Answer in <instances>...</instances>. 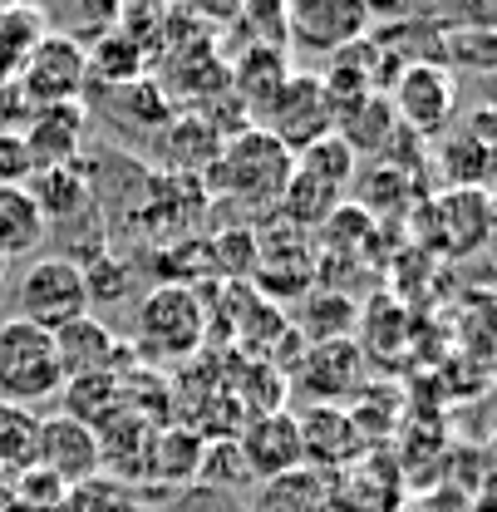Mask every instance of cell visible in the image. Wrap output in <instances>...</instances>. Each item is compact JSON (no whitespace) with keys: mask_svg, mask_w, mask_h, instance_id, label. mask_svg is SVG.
Masks as SVG:
<instances>
[{"mask_svg":"<svg viewBox=\"0 0 497 512\" xmlns=\"http://www.w3.org/2000/svg\"><path fill=\"white\" fill-rule=\"evenodd\" d=\"M296 384L311 394L315 404H335L360 394L365 384V355L355 340H330V345H306L301 365H296Z\"/></svg>","mask_w":497,"mask_h":512,"instance_id":"30bf717a","label":"cell"},{"mask_svg":"<svg viewBox=\"0 0 497 512\" xmlns=\"http://www.w3.org/2000/svg\"><path fill=\"white\" fill-rule=\"evenodd\" d=\"M296 429H301V463L311 468V473H330V468H345L365 439H360V429H355V419L345 414V409H335V404H315L311 414H301L296 419Z\"/></svg>","mask_w":497,"mask_h":512,"instance_id":"5bb4252c","label":"cell"},{"mask_svg":"<svg viewBox=\"0 0 497 512\" xmlns=\"http://www.w3.org/2000/svg\"><path fill=\"white\" fill-rule=\"evenodd\" d=\"M394 133H399V119H394V109H389L384 94H370V99H360L355 109L335 114V138H340L355 158H360V153H384V148L394 143Z\"/></svg>","mask_w":497,"mask_h":512,"instance_id":"ffe728a7","label":"cell"},{"mask_svg":"<svg viewBox=\"0 0 497 512\" xmlns=\"http://www.w3.org/2000/svg\"><path fill=\"white\" fill-rule=\"evenodd\" d=\"M261 119H266V133L291 153H301L315 138L335 133V109L320 89V74H291L281 84V94L261 109Z\"/></svg>","mask_w":497,"mask_h":512,"instance_id":"ba28073f","label":"cell"},{"mask_svg":"<svg viewBox=\"0 0 497 512\" xmlns=\"http://www.w3.org/2000/svg\"><path fill=\"white\" fill-rule=\"evenodd\" d=\"M355 168H360V158L335 133L315 138L311 148L296 153V173H306V178H315V183H325V188H335V192H345L355 183Z\"/></svg>","mask_w":497,"mask_h":512,"instance_id":"83f0119b","label":"cell"},{"mask_svg":"<svg viewBox=\"0 0 497 512\" xmlns=\"http://www.w3.org/2000/svg\"><path fill=\"white\" fill-rule=\"evenodd\" d=\"M443 64L448 69H478V74H497V30H443Z\"/></svg>","mask_w":497,"mask_h":512,"instance_id":"f546056e","label":"cell"},{"mask_svg":"<svg viewBox=\"0 0 497 512\" xmlns=\"http://www.w3.org/2000/svg\"><path fill=\"white\" fill-rule=\"evenodd\" d=\"M291 173H296L291 148H281L266 128H237L222 143L217 163L207 168V188L232 202H247V207H276Z\"/></svg>","mask_w":497,"mask_h":512,"instance_id":"6da1fadb","label":"cell"},{"mask_svg":"<svg viewBox=\"0 0 497 512\" xmlns=\"http://www.w3.org/2000/svg\"><path fill=\"white\" fill-rule=\"evenodd\" d=\"M84 286H89V306H109V301H124L128 296V266L114 252H104L99 261L84 266Z\"/></svg>","mask_w":497,"mask_h":512,"instance_id":"1f68e13d","label":"cell"},{"mask_svg":"<svg viewBox=\"0 0 497 512\" xmlns=\"http://www.w3.org/2000/svg\"><path fill=\"white\" fill-rule=\"evenodd\" d=\"M232 79H227V89L242 99V104H251L256 114L281 94V84L291 79V55L281 50V45H251L242 60L227 69Z\"/></svg>","mask_w":497,"mask_h":512,"instance_id":"e0dca14e","label":"cell"},{"mask_svg":"<svg viewBox=\"0 0 497 512\" xmlns=\"http://www.w3.org/2000/svg\"><path fill=\"white\" fill-rule=\"evenodd\" d=\"M222 133L212 128V119H202V114H173V124L163 128V138H158V153H163V163L178 173V178H207V168L217 163V153H222Z\"/></svg>","mask_w":497,"mask_h":512,"instance_id":"2e32d148","label":"cell"},{"mask_svg":"<svg viewBox=\"0 0 497 512\" xmlns=\"http://www.w3.org/2000/svg\"><path fill=\"white\" fill-rule=\"evenodd\" d=\"M55 355H60L64 380H84V375H119L128 350L99 316H79L55 330Z\"/></svg>","mask_w":497,"mask_h":512,"instance_id":"4fadbf2b","label":"cell"},{"mask_svg":"<svg viewBox=\"0 0 497 512\" xmlns=\"http://www.w3.org/2000/svg\"><path fill=\"white\" fill-rule=\"evenodd\" d=\"M374 30V10L360 0H296L286 5V45L315 55H340Z\"/></svg>","mask_w":497,"mask_h":512,"instance_id":"52a82bcc","label":"cell"},{"mask_svg":"<svg viewBox=\"0 0 497 512\" xmlns=\"http://www.w3.org/2000/svg\"><path fill=\"white\" fill-rule=\"evenodd\" d=\"M84 64H89V79H99L109 94L124 89L133 79H143V50L128 40L124 30H104L94 35V50H84Z\"/></svg>","mask_w":497,"mask_h":512,"instance_id":"603a6c76","label":"cell"},{"mask_svg":"<svg viewBox=\"0 0 497 512\" xmlns=\"http://www.w3.org/2000/svg\"><path fill=\"white\" fill-rule=\"evenodd\" d=\"M35 439H40V419L30 409L0 404V468L5 473L35 468Z\"/></svg>","mask_w":497,"mask_h":512,"instance_id":"f1b7e54d","label":"cell"},{"mask_svg":"<svg viewBox=\"0 0 497 512\" xmlns=\"http://www.w3.org/2000/svg\"><path fill=\"white\" fill-rule=\"evenodd\" d=\"M15 316L40 325V330H64L69 320L89 316V286L84 271L60 252L35 256L20 276H15Z\"/></svg>","mask_w":497,"mask_h":512,"instance_id":"277c9868","label":"cell"},{"mask_svg":"<svg viewBox=\"0 0 497 512\" xmlns=\"http://www.w3.org/2000/svg\"><path fill=\"white\" fill-rule=\"evenodd\" d=\"M25 192L35 197V207L45 212V222H55V227L94 212V178L84 173V163H69V168H35V173L25 178Z\"/></svg>","mask_w":497,"mask_h":512,"instance_id":"9a60e30c","label":"cell"},{"mask_svg":"<svg viewBox=\"0 0 497 512\" xmlns=\"http://www.w3.org/2000/svg\"><path fill=\"white\" fill-rule=\"evenodd\" d=\"M438 168H443V178H448L453 188H478L483 192V183L497 178L493 163L483 158V148H478L463 128H448V133L438 138Z\"/></svg>","mask_w":497,"mask_h":512,"instance_id":"4316f807","label":"cell"},{"mask_svg":"<svg viewBox=\"0 0 497 512\" xmlns=\"http://www.w3.org/2000/svg\"><path fill=\"white\" fill-rule=\"evenodd\" d=\"M64 389V370L55 355V335L10 316L0 320V404L30 409Z\"/></svg>","mask_w":497,"mask_h":512,"instance_id":"7a4b0ae2","label":"cell"},{"mask_svg":"<svg viewBox=\"0 0 497 512\" xmlns=\"http://www.w3.org/2000/svg\"><path fill=\"white\" fill-rule=\"evenodd\" d=\"M45 232H50V222H45V212L35 207V197L25 192V183L0 188V256H5V261L35 252V247L45 242Z\"/></svg>","mask_w":497,"mask_h":512,"instance_id":"44dd1931","label":"cell"},{"mask_svg":"<svg viewBox=\"0 0 497 512\" xmlns=\"http://www.w3.org/2000/svg\"><path fill=\"white\" fill-rule=\"evenodd\" d=\"M5 276H10V261H5V256H0V286H5Z\"/></svg>","mask_w":497,"mask_h":512,"instance_id":"836d02e7","label":"cell"},{"mask_svg":"<svg viewBox=\"0 0 497 512\" xmlns=\"http://www.w3.org/2000/svg\"><path fill=\"white\" fill-rule=\"evenodd\" d=\"M45 35V15L25 10V5H0V84H15L20 64L30 60V50Z\"/></svg>","mask_w":497,"mask_h":512,"instance_id":"d4e9b609","label":"cell"},{"mask_svg":"<svg viewBox=\"0 0 497 512\" xmlns=\"http://www.w3.org/2000/svg\"><path fill=\"white\" fill-rule=\"evenodd\" d=\"M20 99L30 109H50V104H79L84 84H89V64H84V40H74L69 30H45L40 45L30 50V60L15 74Z\"/></svg>","mask_w":497,"mask_h":512,"instance_id":"8992f818","label":"cell"},{"mask_svg":"<svg viewBox=\"0 0 497 512\" xmlns=\"http://www.w3.org/2000/svg\"><path fill=\"white\" fill-rule=\"evenodd\" d=\"M197 478L212 483V488H242V483H251V468H247V458H242V448H237V439H222V444L202 448Z\"/></svg>","mask_w":497,"mask_h":512,"instance_id":"4dcf8cb0","label":"cell"},{"mask_svg":"<svg viewBox=\"0 0 497 512\" xmlns=\"http://www.w3.org/2000/svg\"><path fill=\"white\" fill-rule=\"evenodd\" d=\"M202 439L197 429H158L148 439V473L163 478V483H183L197 478V463H202Z\"/></svg>","mask_w":497,"mask_h":512,"instance_id":"484cf974","label":"cell"},{"mask_svg":"<svg viewBox=\"0 0 497 512\" xmlns=\"http://www.w3.org/2000/svg\"><path fill=\"white\" fill-rule=\"evenodd\" d=\"M237 448H242V458H247L251 478H261V483L306 468V463H301L296 414H286V409H276V414H251L247 429L237 434Z\"/></svg>","mask_w":497,"mask_h":512,"instance_id":"8fae6325","label":"cell"},{"mask_svg":"<svg viewBox=\"0 0 497 512\" xmlns=\"http://www.w3.org/2000/svg\"><path fill=\"white\" fill-rule=\"evenodd\" d=\"M434 217L438 232L448 237V252H473L493 227V202L478 188H448L434 202Z\"/></svg>","mask_w":497,"mask_h":512,"instance_id":"ac0fdd59","label":"cell"},{"mask_svg":"<svg viewBox=\"0 0 497 512\" xmlns=\"http://www.w3.org/2000/svg\"><path fill=\"white\" fill-rule=\"evenodd\" d=\"M325 498H330V483L311 468H296V473H281V478L261 483L256 512H320Z\"/></svg>","mask_w":497,"mask_h":512,"instance_id":"cb8c5ba5","label":"cell"},{"mask_svg":"<svg viewBox=\"0 0 497 512\" xmlns=\"http://www.w3.org/2000/svg\"><path fill=\"white\" fill-rule=\"evenodd\" d=\"M493 79H497V74H493ZM488 104H493V109H497V84H493V99H488Z\"/></svg>","mask_w":497,"mask_h":512,"instance_id":"e575fe53","label":"cell"},{"mask_svg":"<svg viewBox=\"0 0 497 512\" xmlns=\"http://www.w3.org/2000/svg\"><path fill=\"white\" fill-rule=\"evenodd\" d=\"M389 109L404 133L414 138H443L453 128V114H458V79L448 64H404L399 79L389 84Z\"/></svg>","mask_w":497,"mask_h":512,"instance_id":"5b68a950","label":"cell"},{"mask_svg":"<svg viewBox=\"0 0 497 512\" xmlns=\"http://www.w3.org/2000/svg\"><path fill=\"white\" fill-rule=\"evenodd\" d=\"M35 468H45L50 478H60L64 488H84L99 478L104 453H99V434L74 424L69 414H50L40 419V439H35Z\"/></svg>","mask_w":497,"mask_h":512,"instance_id":"9c48e42d","label":"cell"},{"mask_svg":"<svg viewBox=\"0 0 497 512\" xmlns=\"http://www.w3.org/2000/svg\"><path fill=\"white\" fill-rule=\"evenodd\" d=\"M84 104H50V109H30V124L20 133L25 153H30V168H69L79 163V148H84Z\"/></svg>","mask_w":497,"mask_h":512,"instance_id":"7c38bea8","label":"cell"},{"mask_svg":"<svg viewBox=\"0 0 497 512\" xmlns=\"http://www.w3.org/2000/svg\"><path fill=\"white\" fill-rule=\"evenodd\" d=\"M64 409L74 424L104 434L119 414H128L124 404V375H84V380H64Z\"/></svg>","mask_w":497,"mask_h":512,"instance_id":"d6986e66","label":"cell"},{"mask_svg":"<svg viewBox=\"0 0 497 512\" xmlns=\"http://www.w3.org/2000/svg\"><path fill=\"white\" fill-rule=\"evenodd\" d=\"M360 320V306L345 296V291H311L301 301V320H296V335L306 345H330V340H350Z\"/></svg>","mask_w":497,"mask_h":512,"instance_id":"7402d4cb","label":"cell"},{"mask_svg":"<svg viewBox=\"0 0 497 512\" xmlns=\"http://www.w3.org/2000/svg\"><path fill=\"white\" fill-rule=\"evenodd\" d=\"M458 128H463V133H468V138L483 148V158L493 163V173H497V109H493V104H478V109H473V114H468Z\"/></svg>","mask_w":497,"mask_h":512,"instance_id":"d6a6232c","label":"cell"},{"mask_svg":"<svg viewBox=\"0 0 497 512\" xmlns=\"http://www.w3.org/2000/svg\"><path fill=\"white\" fill-rule=\"evenodd\" d=\"M133 340L148 360H187L207 340V306L192 286H153L138 301L133 316Z\"/></svg>","mask_w":497,"mask_h":512,"instance_id":"3957f363","label":"cell"}]
</instances>
